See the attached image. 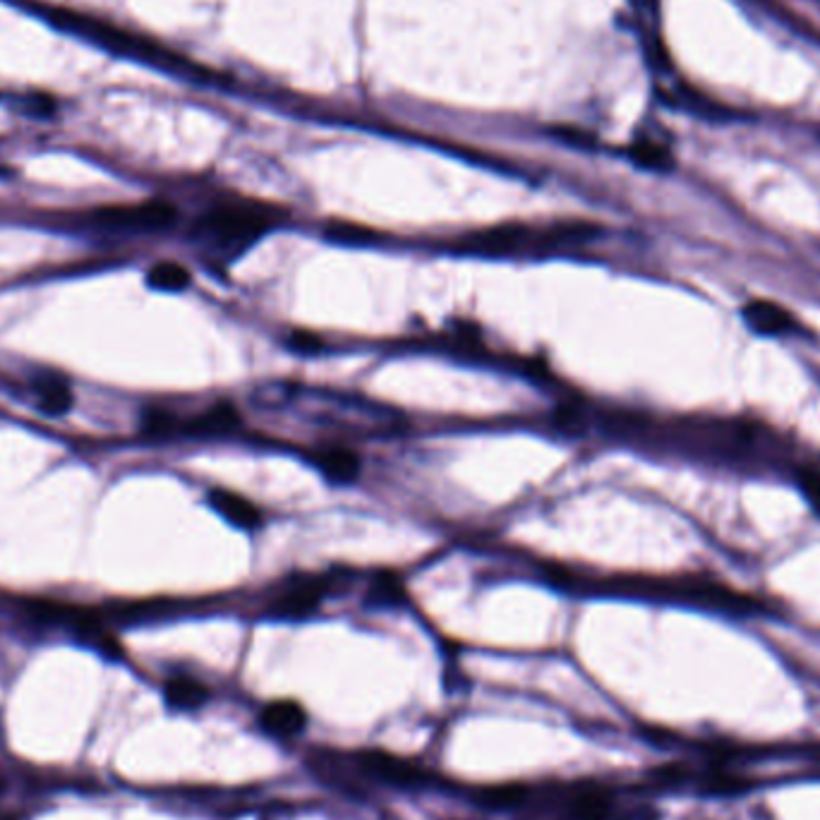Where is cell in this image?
<instances>
[{"mask_svg": "<svg viewBox=\"0 0 820 820\" xmlns=\"http://www.w3.org/2000/svg\"><path fill=\"white\" fill-rule=\"evenodd\" d=\"M238 423H240V413H238L233 403L219 401V403H214L211 408H207L205 413H199L195 420L187 423L185 433L187 435H199V437L223 435V433H231L233 427H238Z\"/></svg>", "mask_w": 820, "mask_h": 820, "instance_id": "9c48e42d", "label": "cell"}, {"mask_svg": "<svg viewBox=\"0 0 820 820\" xmlns=\"http://www.w3.org/2000/svg\"><path fill=\"white\" fill-rule=\"evenodd\" d=\"M173 427H176V418H173L168 411H161V408L146 411V415H144V433L146 435H154V437L171 435Z\"/></svg>", "mask_w": 820, "mask_h": 820, "instance_id": "d6986e66", "label": "cell"}, {"mask_svg": "<svg viewBox=\"0 0 820 820\" xmlns=\"http://www.w3.org/2000/svg\"><path fill=\"white\" fill-rule=\"evenodd\" d=\"M276 211L262 205H226L199 219L197 233L219 245H248L274 226Z\"/></svg>", "mask_w": 820, "mask_h": 820, "instance_id": "6da1fadb", "label": "cell"}, {"mask_svg": "<svg viewBox=\"0 0 820 820\" xmlns=\"http://www.w3.org/2000/svg\"><path fill=\"white\" fill-rule=\"evenodd\" d=\"M293 346L298 348L300 353H317L321 348V341L310 331H300V334L293 336Z\"/></svg>", "mask_w": 820, "mask_h": 820, "instance_id": "ffe728a7", "label": "cell"}, {"mask_svg": "<svg viewBox=\"0 0 820 820\" xmlns=\"http://www.w3.org/2000/svg\"><path fill=\"white\" fill-rule=\"evenodd\" d=\"M39 408L48 415H63L73 408V392L70 386L61 382L58 378H46L42 382H36L34 386Z\"/></svg>", "mask_w": 820, "mask_h": 820, "instance_id": "5bb4252c", "label": "cell"}, {"mask_svg": "<svg viewBox=\"0 0 820 820\" xmlns=\"http://www.w3.org/2000/svg\"><path fill=\"white\" fill-rule=\"evenodd\" d=\"M370 600L374 604H401L406 600V588L396 573H380L370 588Z\"/></svg>", "mask_w": 820, "mask_h": 820, "instance_id": "e0dca14e", "label": "cell"}, {"mask_svg": "<svg viewBox=\"0 0 820 820\" xmlns=\"http://www.w3.org/2000/svg\"><path fill=\"white\" fill-rule=\"evenodd\" d=\"M557 420L561 429H569V433H573L576 427H581V411L571 408V406H561L557 413Z\"/></svg>", "mask_w": 820, "mask_h": 820, "instance_id": "44dd1931", "label": "cell"}, {"mask_svg": "<svg viewBox=\"0 0 820 820\" xmlns=\"http://www.w3.org/2000/svg\"><path fill=\"white\" fill-rule=\"evenodd\" d=\"M475 801L480 806H485V809H494V811L518 809V806L528 803V787H523V785L482 787L475 791Z\"/></svg>", "mask_w": 820, "mask_h": 820, "instance_id": "4fadbf2b", "label": "cell"}, {"mask_svg": "<svg viewBox=\"0 0 820 820\" xmlns=\"http://www.w3.org/2000/svg\"><path fill=\"white\" fill-rule=\"evenodd\" d=\"M305 710L295 701H274L260 712V724L276 736H295L305 728Z\"/></svg>", "mask_w": 820, "mask_h": 820, "instance_id": "ba28073f", "label": "cell"}, {"mask_svg": "<svg viewBox=\"0 0 820 820\" xmlns=\"http://www.w3.org/2000/svg\"><path fill=\"white\" fill-rule=\"evenodd\" d=\"M327 236L331 240H339V243H356V245L358 243H370V240H372V233L365 231V228L353 226V223H341V221L331 223Z\"/></svg>", "mask_w": 820, "mask_h": 820, "instance_id": "ac0fdd59", "label": "cell"}, {"mask_svg": "<svg viewBox=\"0 0 820 820\" xmlns=\"http://www.w3.org/2000/svg\"><path fill=\"white\" fill-rule=\"evenodd\" d=\"M166 701L178 710H197L209 701V689L193 677H173L166 681Z\"/></svg>", "mask_w": 820, "mask_h": 820, "instance_id": "7c38bea8", "label": "cell"}, {"mask_svg": "<svg viewBox=\"0 0 820 820\" xmlns=\"http://www.w3.org/2000/svg\"><path fill=\"white\" fill-rule=\"evenodd\" d=\"M353 763L358 770L398 787H415L425 777V773L415 763L384 754V751H360V754L353 756Z\"/></svg>", "mask_w": 820, "mask_h": 820, "instance_id": "277c9868", "label": "cell"}, {"mask_svg": "<svg viewBox=\"0 0 820 820\" xmlns=\"http://www.w3.org/2000/svg\"><path fill=\"white\" fill-rule=\"evenodd\" d=\"M146 284L156 291L176 293L190 286V272L178 262H158L146 274Z\"/></svg>", "mask_w": 820, "mask_h": 820, "instance_id": "9a60e30c", "label": "cell"}, {"mask_svg": "<svg viewBox=\"0 0 820 820\" xmlns=\"http://www.w3.org/2000/svg\"><path fill=\"white\" fill-rule=\"evenodd\" d=\"M325 588L327 586L317 581V578H298V581L286 586L281 590V595L272 600L269 612L281 616V620H303V616H310L319 608Z\"/></svg>", "mask_w": 820, "mask_h": 820, "instance_id": "5b68a950", "label": "cell"}, {"mask_svg": "<svg viewBox=\"0 0 820 820\" xmlns=\"http://www.w3.org/2000/svg\"><path fill=\"white\" fill-rule=\"evenodd\" d=\"M555 233L535 236L526 226H496L466 238V250L480 254H511L533 243H553Z\"/></svg>", "mask_w": 820, "mask_h": 820, "instance_id": "3957f363", "label": "cell"}, {"mask_svg": "<svg viewBox=\"0 0 820 820\" xmlns=\"http://www.w3.org/2000/svg\"><path fill=\"white\" fill-rule=\"evenodd\" d=\"M631 158L645 168H669L671 166V154L665 144L655 142L650 138H641L628 150Z\"/></svg>", "mask_w": 820, "mask_h": 820, "instance_id": "2e32d148", "label": "cell"}, {"mask_svg": "<svg viewBox=\"0 0 820 820\" xmlns=\"http://www.w3.org/2000/svg\"><path fill=\"white\" fill-rule=\"evenodd\" d=\"M634 8L645 18H655L657 15V0H631Z\"/></svg>", "mask_w": 820, "mask_h": 820, "instance_id": "7402d4cb", "label": "cell"}, {"mask_svg": "<svg viewBox=\"0 0 820 820\" xmlns=\"http://www.w3.org/2000/svg\"><path fill=\"white\" fill-rule=\"evenodd\" d=\"M744 319L746 325L765 336H779V334H789L797 329V321L787 313L785 307H779L768 300H754L744 307Z\"/></svg>", "mask_w": 820, "mask_h": 820, "instance_id": "52a82bcc", "label": "cell"}, {"mask_svg": "<svg viewBox=\"0 0 820 820\" xmlns=\"http://www.w3.org/2000/svg\"><path fill=\"white\" fill-rule=\"evenodd\" d=\"M178 211L171 201L164 199H150L142 205H128V207H106L97 214L101 223L109 226H123V228H142V231H158L176 221Z\"/></svg>", "mask_w": 820, "mask_h": 820, "instance_id": "7a4b0ae2", "label": "cell"}, {"mask_svg": "<svg viewBox=\"0 0 820 820\" xmlns=\"http://www.w3.org/2000/svg\"><path fill=\"white\" fill-rule=\"evenodd\" d=\"M614 809V799L604 787L583 785L573 787L564 797L567 820H608Z\"/></svg>", "mask_w": 820, "mask_h": 820, "instance_id": "8992f818", "label": "cell"}, {"mask_svg": "<svg viewBox=\"0 0 820 820\" xmlns=\"http://www.w3.org/2000/svg\"><path fill=\"white\" fill-rule=\"evenodd\" d=\"M315 463L321 473H325L331 482H339V485L353 482L360 473L358 453L346 447H325L315 453Z\"/></svg>", "mask_w": 820, "mask_h": 820, "instance_id": "30bf717a", "label": "cell"}, {"mask_svg": "<svg viewBox=\"0 0 820 820\" xmlns=\"http://www.w3.org/2000/svg\"><path fill=\"white\" fill-rule=\"evenodd\" d=\"M209 500H211V506L217 509L221 516H226L240 528H258L262 523L260 509L252 502H248L245 496H240L231 490H214L209 494Z\"/></svg>", "mask_w": 820, "mask_h": 820, "instance_id": "8fae6325", "label": "cell"}]
</instances>
